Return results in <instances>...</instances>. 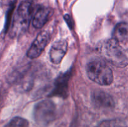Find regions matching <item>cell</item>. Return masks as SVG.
I'll list each match as a JSON object with an SVG mask.
<instances>
[{"instance_id": "cell-4", "label": "cell", "mask_w": 128, "mask_h": 127, "mask_svg": "<svg viewBox=\"0 0 128 127\" xmlns=\"http://www.w3.org/2000/svg\"><path fill=\"white\" fill-rule=\"evenodd\" d=\"M34 119L40 127H47L54 121L56 117V107L50 100H44L36 103L34 107Z\"/></svg>"}, {"instance_id": "cell-12", "label": "cell", "mask_w": 128, "mask_h": 127, "mask_svg": "<svg viewBox=\"0 0 128 127\" xmlns=\"http://www.w3.org/2000/svg\"><path fill=\"white\" fill-rule=\"evenodd\" d=\"M98 127H126V126L122 121L118 119H113L102 121Z\"/></svg>"}, {"instance_id": "cell-5", "label": "cell", "mask_w": 128, "mask_h": 127, "mask_svg": "<svg viewBox=\"0 0 128 127\" xmlns=\"http://www.w3.org/2000/svg\"><path fill=\"white\" fill-rule=\"evenodd\" d=\"M50 40V34L46 31H41L36 37L27 52V56L30 59L38 57L43 52Z\"/></svg>"}, {"instance_id": "cell-11", "label": "cell", "mask_w": 128, "mask_h": 127, "mask_svg": "<svg viewBox=\"0 0 128 127\" xmlns=\"http://www.w3.org/2000/svg\"><path fill=\"white\" fill-rule=\"evenodd\" d=\"M4 127H29V122L21 117H14Z\"/></svg>"}, {"instance_id": "cell-10", "label": "cell", "mask_w": 128, "mask_h": 127, "mask_svg": "<svg viewBox=\"0 0 128 127\" xmlns=\"http://www.w3.org/2000/svg\"><path fill=\"white\" fill-rule=\"evenodd\" d=\"M112 37L118 42H124L128 39V23L121 22L117 24L112 32Z\"/></svg>"}, {"instance_id": "cell-8", "label": "cell", "mask_w": 128, "mask_h": 127, "mask_svg": "<svg viewBox=\"0 0 128 127\" xmlns=\"http://www.w3.org/2000/svg\"><path fill=\"white\" fill-rule=\"evenodd\" d=\"M53 10L48 7L40 6L36 11L32 19V24L36 29H41L53 14Z\"/></svg>"}, {"instance_id": "cell-1", "label": "cell", "mask_w": 128, "mask_h": 127, "mask_svg": "<svg viewBox=\"0 0 128 127\" xmlns=\"http://www.w3.org/2000/svg\"><path fill=\"white\" fill-rule=\"evenodd\" d=\"M33 5L30 0L24 1L18 7L10 30L11 37H19L28 30L32 16Z\"/></svg>"}, {"instance_id": "cell-7", "label": "cell", "mask_w": 128, "mask_h": 127, "mask_svg": "<svg viewBox=\"0 0 128 127\" xmlns=\"http://www.w3.org/2000/svg\"><path fill=\"white\" fill-rule=\"evenodd\" d=\"M71 72H69L60 76L54 83V87L51 93V96H58L65 98L68 95V82Z\"/></svg>"}, {"instance_id": "cell-3", "label": "cell", "mask_w": 128, "mask_h": 127, "mask_svg": "<svg viewBox=\"0 0 128 127\" xmlns=\"http://www.w3.org/2000/svg\"><path fill=\"white\" fill-rule=\"evenodd\" d=\"M86 70L89 78L100 85H110L113 82L112 70L101 60L90 61L86 65Z\"/></svg>"}, {"instance_id": "cell-2", "label": "cell", "mask_w": 128, "mask_h": 127, "mask_svg": "<svg viewBox=\"0 0 128 127\" xmlns=\"http://www.w3.org/2000/svg\"><path fill=\"white\" fill-rule=\"evenodd\" d=\"M98 50L102 57L109 62L118 67L128 65V57L119 42L113 38L100 44Z\"/></svg>"}, {"instance_id": "cell-9", "label": "cell", "mask_w": 128, "mask_h": 127, "mask_svg": "<svg viewBox=\"0 0 128 127\" xmlns=\"http://www.w3.org/2000/svg\"><path fill=\"white\" fill-rule=\"evenodd\" d=\"M92 100L95 105L100 108H111L114 105L112 97L104 91H95L92 93Z\"/></svg>"}, {"instance_id": "cell-13", "label": "cell", "mask_w": 128, "mask_h": 127, "mask_svg": "<svg viewBox=\"0 0 128 127\" xmlns=\"http://www.w3.org/2000/svg\"><path fill=\"white\" fill-rule=\"evenodd\" d=\"M16 0H10V1H11V2H14V1H15Z\"/></svg>"}, {"instance_id": "cell-6", "label": "cell", "mask_w": 128, "mask_h": 127, "mask_svg": "<svg viewBox=\"0 0 128 127\" xmlns=\"http://www.w3.org/2000/svg\"><path fill=\"white\" fill-rule=\"evenodd\" d=\"M68 51V42L61 39L54 42L50 51V61L54 64L61 63Z\"/></svg>"}]
</instances>
